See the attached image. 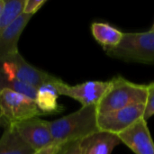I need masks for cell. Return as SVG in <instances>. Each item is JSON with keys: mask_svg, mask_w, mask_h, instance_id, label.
Returning <instances> with one entry per match:
<instances>
[{"mask_svg": "<svg viewBox=\"0 0 154 154\" xmlns=\"http://www.w3.org/2000/svg\"><path fill=\"white\" fill-rule=\"evenodd\" d=\"M42 114L32 98L9 88L0 90V120L5 126L39 117Z\"/></svg>", "mask_w": 154, "mask_h": 154, "instance_id": "cell-4", "label": "cell"}, {"mask_svg": "<svg viewBox=\"0 0 154 154\" xmlns=\"http://www.w3.org/2000/svg\"><path fill=\"white\" fill-rule=\"evenodd\" d=\"M97 106H81L78 111L50 122L54 143H69L81 141L99 131Z\"/></svg>", "mask_w": 154, "mask_h": 154, "instance_id": "cell-1", "label": "cell"}, {"mask_svg": "<svg viewBox=\"0 0 154 154\" xmlns=\"http://www.w3.org/2000/svg\"><path fill=\"white\" fill-rule=\"evenodd\" d=\"M91 32L95 40L102 45L104 51L116 47L121 42L124 32L107 23H93Z\"/></svg>", "mask_w": 154, "mask_h": 154, "instance_id": "cell-14", "label": "cell"}, {"mask_svg": "<svg viewBox=\"0 0 154 154\" xmlns=\"http://www.w3.org/2000/svg\"><path fill=\"white\" fill-rule=\"evenodd\" d=\"M151 31H154V23H153V24H152V26L151 27V29H150Z\"/></svg>", "mask_w": 154, "mask_h": 154, "instance_id": "cell-22", "label": "cell"}, {"mask_svg": "<svg viewBox=\"0 0 154 154\" xmlns=\"http://www.w3.org/2000/svg\"><path fill=\"white\" fill-rule=\"evenodd\" d=\"M24 5L25 0L5 1V9L0 15V35L16 17L23 14Z\"/></svg>", "mask_w": 154, "mask_h": 154, "instance_id": "cell-16", "label": "cell"}, {"mask_svg": "<svg viewBox=\"0 0 154 154\" xmlns=\"http://www.w3.org/2000/svg\"><path fill=\"white\" fill-rule=\"evenodd\" d=\"M60 80V79L54 82L46 83L38 88L35 103L42 115L59 114L64 110V107L58 103L60 94L56 84Z\"/></svg>", "mask_w": 154, "mask_h": 154, "instance_id": "cell-12", "label": "cell"}, {"mask_svg": "<svg viewBox=\"0 0 154 154\" xmlns=\"http://www.w3.org/2000/svg\"><path fill=\"white\" fill-rule=\"evenodd\" d=\"M5 0H0V15L2 14L4 9H5Z\"/></svg>", "mask_w": 154, "mask_h": 154, "instance_id": "cell-21", "label": "cell"}, {"mask_svg": "<svg viewBox=\"0 0 154 154\" xmlns=\"http://www.w3.org/2000/svg\"><path fill=\"white\" fill-rule=\"evenodd\" d=\"M60 96H66L79 102L82 106L98 105L110 87V80H91L70 86L61 79L56 84Z\"/></svg>", "mask_w": 154, "mask_h": 154, "instance_id": "cell-7", "label": "cell"}, {"mask_svg": "<svg viewBox=\"0 0 154 154\" xmlns=\"http://www.w3.org/2000/svg\"><path fill=\"white\" fill-rule=\"evenodd\" d=\"M147 97V85L136 84L116 76L110 79V87L97 105L98 115L136 104H146Z\"/></svg>", "mask_w": 154, "mask_h": 154, "instance_id": "cell-2", "label": "cell"}, {"mask_svg": "<svg viewBox=\"0 0 154 154\" xmlns=\"http://www.w3.org/2000/svg\"><path fill=\"white\" fill-rule=\"evenodd\" d=\"M121 143L135 154H154V142L147 121L138 120L128 129L118 134Z\"/></svg>", "mask_w": 154, "mask_h": 154, "instance_id": "cell-9", "label": "cell"}, {"mask_svg": "<svg viewBox=\"0 0 154 154\" xmlns=\"http://www.w3.org/2000/svg\"><path fill=\"white\" fill-rule=\"evenodd\" d=\"M0 71L36 88H39L46 83L60 79V78L33 67L28 63L19 52L0 60Z\"/></svg>", "mask_w": 154, "mask_h": 154, "instance_id": "cell-5", "label": "cell"}, {"mask_svg": "<svg viewBox=\"0 0 154 154\" xmlns=\"http://www.w3.org/2000/svg\"><path fill=\"white\" fill-rule=\"evenodd\" d=\"M79 143H80V141L65 144L64 147L58 154H81Z\"/></svg>", "mask_w": 154, "mask_h": 154, "instance_id": "cell-19", "label": "cell"}, {"mask_svg": "<svg viewBox=\"0 0 154 154\" xmlns=\"http://www.w3.org/2000/svg\"><path fill=\"white\" fill-rule=\"evenodd\" d=\"M12 125H14L23 140L35 152L56 143L51 135L50 122L44 121L39 117L32 118Z\"/></svg>", "mask_w": 154, "mask_h": 154, "instance_id": "cell-8", "label": "cell"}, {"mask_svg": "<svg viewBox=\"0 0 154 154\" xmlns=\"http://www.w3.org/2000/svg\"><path fill=\"white\" fill-rule=\"evenodd\" d=\"M64 145L65 144H63V143H53V144L47 146L40 151L34 152L32 154H58L64 147Z\"/></svg>", "mask_w": 154, "mask_h": 154, "instance_id": "cell-20", "label": "cell"}, {"mask_svg": "<svg viewBox=\"0 0 154 154\" xmlns=\"http://www.w3.org/2000/svg\"><path fill=\"white\" fill-rule=\"evenodd\" d=\"M3 88L12 89L19 94L24 95L32 98L34 101H35V98L37 97V92H38V88L25 82L20 81L12 76L5 75L0 71V90Z\"/></svg>", "mask_w": 154, "mask_h": 154, "instance_id": "cell-15", "label": "cell"}, {"mask_svg": "<svg viewBox=\"0 0 154 154\" xmlns=\"http://www.w3.org/2000/svg\"><path fill=\"white\" fill-rule=\"evenodd\" d=\"M120 143L118 135L98 131L81 140L79 145L81 154H111Z\"/></svg>", "mask_w": 154, "mask_h": 154, "instance_id": "cell-11", "label": "cell"}, {"mask_svg": "<svg viewBox=\"0 0 154 154\" xmlns=\"http://www.w3.org/2000/svg\"><path fill=\"white\" fill-rule=\"evenodd\" d=\"M105 51L108 56L125 61L153 63L154 31L124 32L119 44Z\"/></svg>", "mask_w": 154, "mask_h": 154, "instance_id": "cell-3", "label": "cell"}, {"mask_svg": "<svg viewBox=\"0 0 154 154\" xmlns=\"http://www.w3.org/2000/svg\"><path fill=\"white\" fill-rule=\"evenodd\" d=\"M148 97L145 104L144 119L147 121L150 117L154 116V82L147 85Z\"/></svg>", "mask_w": 154, "mask_h": 154, "instance_id": "cell-17", "label": "cell"}, {"mask_svg": "<svg viewBox=\"0 0 154 154\" xmlns=\"http://www.w3.org/2000/svg\"><path fill=\"white\" fill-rule=\"evenodd\" d=\"M32 15L21 14L0 35V60L18 53V42Z\"/></svg>", "mask_w": 154, "mask_h": 154, "instance_id": "cell-10", "label": "cell"}, {"mask_svg": "<svg viewBox=\"0 0 154 154\" xmlns=\"http://www.w3.org/2000/svg\"><path fill=\"white\" fill-rule=\"evenodd\" d=\"M46 2L47 0H25V5L23 13L33 15Z\"/></svg>", "mask_w": 154, "mask_h": 154, "instance_id": "cell-18", "label": "cell"}, {"mask_svg": "<svg viewBox=\"0 0 154 154\" xmlns=\"http://www.w3.org/2000/svg\"><path fill=\"white\" fill-rule=\"evenodd\" d=\"M0 124H1V120H0Z\"/></svg>", "mask_w": 154, "mask_h": 154, "instance_id": "cell-23", "label": "cell"}, {"mask_svg": "<svg viewBox=\"0 0 154 154\" xmlns=\"http://www.w3.org/2000/svg\"><path fill=\"white\" fill-rule=\"evenodd\" d=\"M145 104H136L119 110L99 114L97 125L99 131L118 135L138 120L144 118Z\"/></svg>", "mask_w": 154, "mask_h": 154, "instance_id": "cell-6", "label": "cell"}, {"mask_svg": "<svg viewBox=\"0 0 154 154\" xmlns=\"http://www.w3.org/2000/svg\"><path fill=\"white\" fill-rule=\"evenodd\" d=\"M35 151L26 143L14 125L5 126L0 139V154H32Z\"/></svg>", "mask_w": 154, "mask_h": 154, "instance_id": "cell-13", "label": "cell"}]
</instances>
